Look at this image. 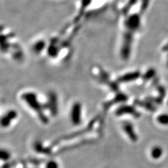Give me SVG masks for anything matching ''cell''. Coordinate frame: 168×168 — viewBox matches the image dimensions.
Masks as SVG:
<instances>
[{"instance_id": "ba28073f", "label": "cell", "mask_w": 168, "mask_h": 168, "mask_svg": "<svg viewBox=\"0 0 168 168\" xmlns=\"http://www.w3.org/2000/svg\"><path fill=\"white\" fill-rule=\"evenodd\" d=\"M46 168H58V165L56 162L51 160L48 162L47 165H46Z\"/></svg>"}, {"instance_id": "52a82bcc", "label": "cell", "mask_w": 168, "mask_h": 168, "mask_svg": "<svg viewBox=\"0 0 168 168\" xmlns=\"http://www.w3.org/2000/svg\"><path fill=\"white\" fill-rule=\"evenodd\" d=\"M9 153H8L6 151H4L2 150L1 152V158L2 160H6L9 158Z\"/></svg>"}, {"instance_id": "7a4b0ae2", "label": "cell", "mask_w": 168, "mask_h": 168, "mask_svg": "<svg viewBox=\"0 0 168 168\" xmlns=\"http://www.w3.org/2000/svg\"><path fill=\"white\" fill-rule=\"evenodd\" d=\"M71 120L74 125H79L81 121V104L76 102L71 107Z\"/></svg>"}, {"instance_id": "277c9868", "label": "cell", "mask_w": 168, "mask_h": 168, "mask_svg": "<svg viewBox=\"0 0 168 168\" xmlns=\"http://www.w3.org/2000/svg\"><path fill=\"white\" fill-rule=\"evenodd\" d=\"M139 74L138 73H130L128 74H125L123 76H121L120 78V81H123V82H128V81H133V80L136 79V78H137L139 76Z\"/></svg>"}, {"instance_id": "6da1fadb", "label": "cell", "mask_w": 168, "mask_h": 168, "mask_svg": "<svg viewBox=\"0 0 168 168\" xmlns=\"http://www.w3.org/2000/svg\"><path fill=\"white\" fill-rule=\"evenodd\" d=\"M23 99L25 102H27V104L29 105V106L34 110L37 111V113H39L40 116H41V109L40 104L37 102V98L36 96V94L32 93V92H27L23 94Z\"/></svg>"}, {"instance_id": "5b68a950", "label": "cell", "mask_w": 168, "mask_h": 168, "mask_svg": "<svg viewBox=\"0 0 168 168\" xmlns=\"http://www.w3.org/2000/svg\"><path fill=\"white\" fill-rule=\"evenodd\" d=\"M162 153H163V151H162V149L160 148V147H154L151 151V155L153 158L158 159L161 156Z\"/></svg>"}, {"instance_id": "3957f363", "label": "cell", "mask_w": 168, "mask_h": 168, "mask_svg": "<svg viewBox=\"0 0 168 168\" xmlns=\"http://www.w3.org/2000/svg\"><path fill=\"white\" fill-rule=\"evenodd\" d=\"M17 113L15 111H9L2 118V125L3 127H8L10 125V121L16 117Z\"/></svg>"}, {"instance_id": "8992f818", "label": "cell", "mask_w": 168, "mask_h": 168, "mask_svg": "<svg viewBox=\"0 0 168 168\" xmlns=\"http://www.w3.org/2000/svg\"><path fill=\"white\" fill-rule=\"evenodd\" d=\"M158 121L163 125H168V115L162 114L158 117Z\"/></svg>"}]
</instances>
